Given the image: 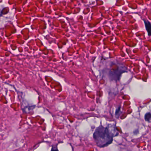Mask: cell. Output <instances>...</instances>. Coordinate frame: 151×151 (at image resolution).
Here are the masks:
<instances>
[{
	"mask_svg": "<svg viewBox=\"0 0 151 151\" xmlns=\"http://www.w3.org/2000/svg\"><path fill=\"white\" fill-rule=\"evenodd\" d=\"M115 132L107 127L100 126L97 128L93 134V138L98 146L106 147L112 142Z\"/></svg>",
	"mask_w": 151,
	"mask_h": 151,
	"instance_id": "1",
	"label": "cell"
},
{
	"mask_svg": "<svg viewBox=\"0 0 151 151\" xmlns=\"http://www.w3.org/2000/svg\"><path fill=\"white\" fill-rule=\"evenodd\" d=\"M145 28L148 33V35L151 36V22L148 21L147 20H144Z\"/></svg>",
	"mask_w": 151,
	"mask_h": 151,
	"instance_id": "2",
	"label": "cell"
},
{
	"mask_svg": "<svg viewBox=\"0 0 151 151\" xmlns=\"http://www.w3.org/2000/svg\"><path fill=\"white\" fill-rule=\"evenodd\" d=\"M145 120L146 121L150 122L151 120V114L150 113H147L145 117Z\"/></svg>",
	"mask_w": 151,
	"mask_h": 151,
	"instance_id": "3",
	"label": "cell"
}]
</instances>
